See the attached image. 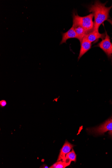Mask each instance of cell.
Listing matches in <instances>:
<instances>
[{
    "instance_id": "6da1fadb",
    "label": "cell",
    "mask_w": 112,
    "mask_h": 168,
    "mask_svg": "<svg viewBox=\"0 0 112 168\" xmlns=\"http://www.w3.org/2000/svg\"><path fill=\"white\" fill-rule=\"evenodd\" d=\"M106 3H101L99 1H96L94 4L88 7L90 12H92L94 17L93 31L99 32V28L105 21L108 20L109 13L112 8V5L110 7H107Z\"/></svg>"
},
{
    "instance_id": "7a4b0ae2",
    "label": "cell",
    "mask_w": 112,
    "mask_h": 168,
    "mask_svg": "<svg viewBox=\"0 0 112 168\" xmlns=\"http://www.w3.org/2000/svg\"><path fill=\"white\" fill-rule=\"evenodd\" d=\"M73 23L76 24L82 27L86 31L87 34L93 31L94 22L92 13L85 17L79 16L75 12L73 14Z\"/></svg>"
},
{
    "instance_id": "3957f363",
    "label": "cell",
    "mask_w": 112,
    "mask_h": 168,
    "mask_svg": "<svg viewBox=\"0 0 112 168\" xmlns=\"http://www.w3.org/2000/svg\"><path fill=\"white\" fill-rule=\"evenodd\" d=\"M89 133L95 135H103L108 131L112 130V117L99 126L87 129Z\"/></svg>"
},
{
    "instance_id": "277c9868",
    "label": "cell",
    "mask_w": 112,
    "mask_h": 168,
    "mask_svg": "<svg viewBox=\"0 0 112 168\" xmlns=\"http://www.w3.org/2000/svg\"><path fill=\"white\" fill-rule=\"evenodd\" d=\"M98 46L102 49L108 57H111L112 54V43H111L110 37L106 32L105 39L98 44Z\"/></svg>"
},
{
    "instance_id": "5b68a950",
    "label": "cell",
    "mask_w": 112,
    "mask_h": 168,
    "mask_svg": "<svg viewBox=\"0 0 112 168\" xmlns=\"http://www.w3.org/2000/svg\"><path fill=\"white\" fill-rule=\"evenodd\" d=\"M74 147V145L71 144L67 141H66L61 150L60 153L58 157V161L62 160L63 161L65 158L66 154L70 152Z\"/></svg>"
},
{
    "instance_id": "8992f818",
    "label": "cell",
    "mask_w": 112,
    "mask_h": 168,
    "mask_svg": "<svg viewBox=\"0 0 112 168\" xmlns=\"http://www.w3.org/2000/svg\"><path fill=\"white\" fill-rule=\"evenodd\" d=\"M91 43L85 37L84 38L80 43V49L78 57V61L87 51H88L91 47Z\"/></svg>"
},
{
    "instance_id": "52a82bcc",
    "label": "cell",
    "mask_w": 112,
    "mask_h": 168,
    "mask_svg": "<svg viewBox=\"0 0 112 168\" xmlns=\"http://www.w3.org/2000/svg\"><path fill=\"white\" fill-rule=\"evenodd\" d=\"M75 38L78 39L77 35V34L74 29L72 27L67 32L62 34V39L60 44L64 43H66V41L68 39Z\"/></svg>"
},
{
    "instance_id": "ba28073f",
    "label": "cell",
    "mask_w": 112,
    "mask_h": 168,
    "mask_svg": "<svg viewBox=\"0 0 112 168\" xmlns=\"http://www.w3.org/2000/svg\"><path fill=\"white\" fill-rule=\"evenodd\" d=\"M106 33L100 34L99 32L93 31L87 34L85 37L91 43H92L99 38L103 40L106 37Z\"/></svg>"
},
{
    "instance_id": "9c48e42d",
    "label": "cell",
    "mask_w": 112,
    "mask_h": 168,
    "mask_svg": "<svg viewBox=\"0 0 112 168\" xmlns=\"http://www.w3.org/2000/svg\"><path fill=\"white\" fill-rule=\"evenodd\" d=\"M72 27L74 29L77 34V35L78 39L80 43H81L83 38L87 34L86 31L81 26L76 24L73 23Z\"/></svg>"
},
{
    "instance_id": "30bf717a",
    "label": "cell",
    "mask_w": 112,
    "mask_h": 168,
    "mask_svg": "<svg viewBox=\"0 0 112 168\" xmlns=\"http://www.w3.org/2000/svg\"><path fill=\"white\" fill-rule=\"evenodd\" d=\"M77 155L73 149L72 151L66 154L64 162L69 166L72 162H76Z\"/></svg>"
},
{
    "instance_id": "8fae6325",
    "label": "cell",
    "mask_w": 112,
    "mask_h": 168,
    "mask_svg": "<svg viewBox=\"0 0 112 168\" xmlns=\"http://www.w3.org/2000/svg\"><path fill=\"white\" fill-rule=\"evenodd\" d=\"M69 166L68 164L66 163L64 161L59 160L58 161L53 165L50 167V168H65Z\"/></svg>"
},
{
    "instance_id": "7c38bea8",
    "label": "cell",
    "mask_w": 112,
    "mask_h": 168,
    "mask_svg": "<svg viewBox=\"0 0 112 168\" xmlns=\"http://www.w3.org/2000/svg\"><path fill=\"white\" fill-rule=\"evenodd\" d=\"M7 103L5 100H3L0 101V106L4 107L6 106Z\"/></svg>"
},
{
    "instance_id": "4fadbf2b",
    "label": "cell",
    "mask_w": 112,
    "mask_h": 168,
    "mask_svg": "<svg viewBox=\"0 0 112 168\" xmlns=\"http://www.w3.org/2000/svg\"><path fill=\"white\" fill-rule=\"evenodd\" d=\"M107 20L108 22H109L110 23L112 26V20L109 19H108Z\"/></svg>"
},
{
    "instance_id": "5bb4252c",
    "label": "cell",
    "mask_w": 112,
    "mask_h": 168,
    "mask_svg": "<svg viewBox=\"0 0 112 168\" xmlns=\"http://www.w3.org/2000/svg\"><path fill=\"white\" fill-rule=\"evenodd\" d=\"M109 134L112 136V130L110 131L109 132Z\"/></svg>"
}]
</instances>
